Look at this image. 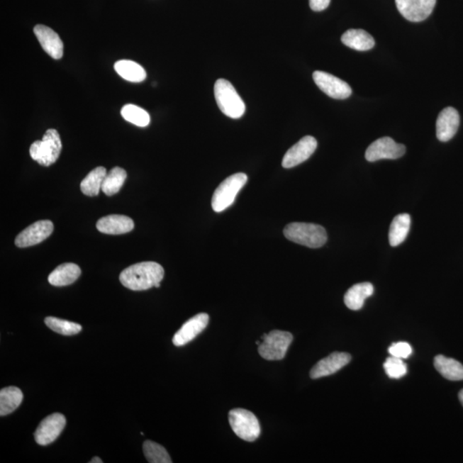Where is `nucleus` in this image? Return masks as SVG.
I'll use <instances>...</instances> for the list:
<instances>
[{
  "label": "nucleus",
  "mask_w": 463,
  "mask_h": 463,
  "mask_svg": "<svg viewBox=\"0 0 463 463\" xmlns=\"http://www.w3.org/2000/svg\"><path fill=\"white\" fill-rule=\"evenodd\" d=\"M164 269L155 262H142L130 266L121 273L120 281L125 288L133 291L160 288L164 277Z\"/></svg>",
  "instance_id": "nucleus-1"
},
{
  "label": "nucleus",
  "mask_w": 463,
  "mask_h": 463,
  "mask_svg": "<svg viewBox=\"0 0 463 463\" xmlns=\"http://www.w3.org/2000/svg\"><path fill=\"white\" fill-rule=\"evenodd\" d=\"M284 233L289 240L309 248L322 247L328 240L325 228L313 223H290L285 227Z\"/></svg>",
  "instance_id": "nucleus-2"
},
{
  "label": "nucleus",
  "mask_w": 463,
  "mask_h": 463,
  "mask_svg": "<svg viewBox=\"0 0 463 463\" xmlns=\"http://www.w3.org/2000/svg\"><path fill=\"white\" fill-rule=\"evenodd\" d=\"M214 91L216 104L225 116L232 118L244 116L245 105L231 83L226 79H218L216 82Z\"/></svg>",
  "instance_id": "nucleus-3"
},
{
  "label": "nucleus",
  "mask_w": 463,
  "mask_h": 463,
  "mask_svg": "<svg viewBox=\"0 0 463 463\" xmlns=\"http://www.w3.org/2000/svg\"><path fill=\"white\" fill-rule=\"evenodd\" d=\"M62 143L60 134L55 129H49L44 134L43 140L35 141L30 146V153L33 160L43 167H49L59 159Z\"/></svg>",
  "instance_id": "nucleus-4"
},
{
  "label": "nucleus",
  "mask_w": 463,
  "mask_h": 463,
  "mask_svg": "<svg viewBox=\"0 0 463 463\" xmlns=\"http://www.w3.org/2000/svg\"><path fill=\"white\" fill-rule=\"evenodd\" d=\"M247 175L239 173L229 176L216 188L212 198V208L216 212H223L231 206L236 196L247 182Z\"/></svg>",
  "instance_id": "nucleus-5"
},
{
  "label": "nucleus",
  "mask_w": 463,
  "mask_h": 463,
  "mask_svg": "<svg viewBox=\"0 0 463 463\" xmlns=\"http://www.w3.org/2000/svg\"><path fill=\"white\" fill-rule=\"evenodd\" d=\"M263 342L258 347V353L267 360L284 359L294 337L290 332L272 330L262 337Z\"/></svg>",
  "instance_id": "nucleus-6"
},
{
  "label": "nucleus",
  "mask_w": 463,
  "mask_h": 463,
  "mask_svg": "<svg viewBox=\"0 0 463 463\" xmlns=\"http://www.w3.org/2000/svg\"><path fill=\"white\" fill-rule=\"evenodd\" d=\"M229 424L236 435L245 441L253 442L260 436V422L254 413L236 408L229 412Z\"/></svg>",
  "instance_id": "nucleus-7"
},
{
  "label": "nucleus",
  "mask_w": 463,
  "mask_h": 463,
  "mask_svg": "<svg viewBox=\"0 0 463 463\" xmlns=\"http://www.w3.org/2000/svg\"><path fill=\"white\" fill-rule=\"evenodd\" d=\"M406 147L396 143L392 138L384 137L372 143L366 151L368 162H374L382 159L396 160L403 157Z\"/></svg>",
  "instance_id": "nucleus-8"
},
{
  "label": "nucleus",
  "mask_w": 463,
  "mask_h": 463,
  "mask_svg": "<svg viewBox=\"0 0 463 463\" xmlns=\"http://www.w3.org/2000/svg\"><path fill=\"white\" fill-rule=\"evenodd\" d=\"M65 424L67 419L62 413H55L45 418L35 433V442L42 446L52 444L62 433Z\"/></svg>",
  "instance_id": "nucleus-9"
},
{
  "label": "nucleus",
  "mask_w": 463,
  "mask_h": 463,
  "mask_svg": "<svg viewBox=\"0 0 463 463\" xmlns=\"http://www.w3.org/2000/svg\"><path fill=\"white\" fill-rule=\"evenodd\" d=\"M313 80L323 93L334 99L344 100L352 95L350 86L331 74L320 71L315 72Z\"/></svg>",
  "instance_id": "nucleus-10"
},
{
  "label": "nucleus",
  "mask_w": 463,
  "mask_h": 463,
  "mask_svg": "<svg viewBox=\"0 0 463 463\" xmlns=\"http://www.w3.org/2000/svg\"><path fill=\"white\" fill-rule=\"evenodd\" d=\"M53 231V223L49 220L36 221L19 233L16 238L15 245L20 248L33 247L47 240Z\"/></svg>",
  "instance_id": "nucleus-11"
},
{
  "label": "nucleus",
  "mask_w": 463,
  "mask_h": 463,
  "mask_svg": "<svg viewBox=\"0 0 463 463\" xmlns=\"http://www.w3.org/2000/svg\"><path fill=\"white\" fill-rule=\"evenodd\" d=\"M437 0H396L400 13L408 21H424L433 13Z\"/></svg>",
  "instance_id": "nucleus-12"
},
{
  "label": "nucleus",
  "mask_w": 463,
  "mask_h": 463,
  "mask_svg": "<svg viewBox=\"0 0 463 463\" xmlns=\"http://www.w3.org/2000/svg\"><path fill=\"white\" fill-rule=\"evenodd\" d=\"M317 147L316 138L311 136L303 138L296 145L291 147L288 152L285 154L284 160H282V167L284 169H292V167L300 165L311 157Z\"/></svg>",
  "instance_id": "nucleus-13"
},
{
  "label": "nucleus",
  "mask_w": 463,
  "mask_h": 463,
  "mask_svg": "<svg viewBox=\"0 0 463 463\" xmlns=\"http://www.w3.org/2000/svg\"><path fill=\"white\" fill-rule=\"evenodd\" d=\"M210 322V317L206 313L195 315L189 320L184 323L180 329L176 332L173 343L176 347H182L194 340L200 333L206 329Z\"/></svg>",
  "instance_id": "nucleus-14"
},
{
  "label": "nucleus",
  "mask_w": 463,
  "mask_h": 463,
  "mask_svg": "<svg viewBox=\"0 0 463 463\" xmlns=\"http://www.w3.org/2000/svg\"><path fill=\"white\" fill-rule=\"evenodd\" d=\"M351 362V355L341 352H335L318 362L311 369L310 376L313 379L323 378L335 374Z\"/></svg>",
  "instance_id": "nucleus-15"
},
{
  "label": "nucleus",
  "mask_w": 463,
  "mask_h": 463,
  "mask_svg": "<svg viewBox=\"0 0 463 463\" xmlns=\"http://www.w3.org/2000/svg\"><path fill=\"white\" fill-rule=\"evenodd\" d=\"M34 33L43 50L55 60H60L64 55V45L60 37L52 28L38 24L34 28Z\"/></svg>",
  "instance_id": "nucleus-16"
},
{
  "label": "nucleus",
  "mask_w": 463,
  "mask_h": 463,
  "mask_svg": "<svg viewBox=\"0 0 463 463\" xmlns=\"http://www.w3.org/2000/svg\"><path fill=\"white\" fill-rule=\"evenodd\" d=\"M460 125V116L454 108H446L437 117V138L441 142H448L457 134Z\"/></svg>",
  "instance_id": "nucleus-17"
},
{
  "label": "nucleus",
  "mask_w": 463,
  "mask_h": 463,
  "mask_svg": "<svg viewBox=\"0 0 463 463\" xmlns=\"http://www.w3.org/2000/svg\"><path fill=\"white\" fill-rule=\"evenodd\" d=\"M98 231L106 235H124L134 228V221L128 216L122 215H111L102 217L97 221Z\"/></svg>",
  "instance_id": "nucleus-18"
},
{
  "label": "nucleus",
  "mask_w": 463,
  "mask_h": 463,
  "mask_svg": "<svg viewBox=\"0 0 463 463\" xmlns=\"http://www.w3.org/2000/svg\"><path fill=\"white\" fill-rule=\"evenodd\" d=\"M81 276L79 265L72 263L63 264L49 274L48 281L52 286H64L74 284Z\"/></svg>",
  "instance_id": "nucleus-19"
},
{
  "label": "nucleus",
  "mask_w": 463,
  "mask_h": 463,
  "mask_svg": "<svg viewBox=\"0 0 463 463\" xmlns=\"http://www.w3.org/2000/svg\"><path fill=\"white\" fill-rule=\"evenodd\" d=\"M374 292V286L370 282L355 284L347 290L344 296V302L348 309L358 311L362 308L364 301Z\"/></svg>",
  "instance_id": "nucleus-20"
},
{
  "label": "nucleus",
  "mask_w": 463,
  "mask_h": 463,
  "mask_svg": "<svg viewBox=\"0 0 463 463\" xmlns=\"http://www.w3.org/2000/svg\"><path fill=\"white\" fill-rule=\"evenodd\" d=\"M342 42L347 47L362 52L371 50L375 45L374 37L363 30H348L342 35Z\"/></svg>",
  "instance_id": "nucleus-21"
},
{
  "label": "nucleus",
  "mask_w": 463,
  "mask_h": 463,
  "mask_svg": "<svg viewBox=\"0 0 463 463\" xmlns=\"http://www.w3.org/2000/svg\"><path fill=\"white\" fill-rule=\"evenodd\" d=\"M434 367L446 379L452 381L463 380V366L457 360L437 355L434 359Z\"/></svg>",
  "instance_id": "nucleus-22"
},
{
  "label": "nucleus",
  "mask_w": 463,
  "mask_h": 463,
  "mask_svg": "<svg viewBox=\"0 0 463 463\" xmlns=\"http://www.w3.org/2000/svg\"><path fill=\"white\" fill-rule=\"evenodd\" d=\"M411 216L408 214H400L392 221L389 240L391 247H398L403 242L411 230Z\"/></svg>",
  "instance_id": "nucleus-23"
},
{
  "label": "nucleus",
  "mask_w": 463,
  "mask_h": 463,
  "mask_svg": "<svg viewBox=\"0 0 463 463\" xmlns=\"http://www.w3.org/2000/svg\"><path fill=\"white\" fill-rule=\"evenodd\" d=\"M23 395L18 387L11 386L0 391V415H10L22 403Z\"/></svg>",
  "instance_id": "nucleus-24"
},
{
  "label": "nucleus",
  "mask_w": 463,
  "mask_h": 463,
  "mask_svg": "<svg viewBox=\"0 0 463 463\" xmlns=\"http://www.w3.org/2000/svg\"><path fill=\"white\" fill-rule=\"evenodd\" d=\"M114 69L123 79L133 83H140L145 81L147 77L145 69L132 60L118 61L114 65Z\"/></svg>",
  "instance_id": "nucleus-25"
},
{
  "label": "nucleus",
  "mask_w": 463,
  "mask_h": 463,
  "mask_svg": "<svg viewBox=\"0 0 463 463\" xmlns=\"http://www.w3.org/2000/svg\"><path fill=\"white\" fill-rule=\"evenodd\" d=\"M106 174H108L104 167H98L93 169L81 182L82 192L89 196H96L99 194Z\"/></svg>",
  "instance_id": "nucleus-26"
},
{
  "label": "nucleus",
  "mask_w": 463,
  "mask_h": 463,
  "mask_svg": "<svg viewBox=\"0 0 463 463\" xmlns=\"http://www.w3.org/2000/svg\"><path fill=\"white\" fill-rule=\"evenodd\" d=\"M126 178L127 174L125 169L118 167H113L106 174L104 182L102 183L101 191L108 196L116 195L121 191Z\"/></svg>",
  "instance_id": "nucleus-27"
},
{
  "label": "nucleus",
  "mask_w": 463,
  "mask_h": 463,
  "mask_svg": "<svg viewBox=\"0 0 463 463\" xmlns=\"http://www.w3.org/2000/svg\"><path fill=\"white\" fill-rule=\"evenodd\" d=\"M143 453L150 463H172L171 457L163 446L157 442L147 440L143 442Z\"/></svg>",
  "instance_id": "nucleus-28"
},
{
  "label": "nucleus",
  "mask_w": 463,
  "mask_h": 463,
  "mask_svg": "<svg viewBox=\"0 0 463 463\" xmlns=\"http://www.w3.org/2000/svg\"><path fill=\"white\" fill-rule=\"evenodd\" d=\"M121 116L126 121L139 127L149 125L150 122V114L145 109L133 104L123 106Z\"/></svg>",
  "instance_id": "nucleus-29"
},
{
  "label": "nucleus",
  "mask_w": 463,
  "mask_h": 463,
  "mask_svg": "<svg viewBox=\"0 0 463 463\" xmlns=\"http://www.w3.org/2000/svg\"><path fill=\"white\" fill-rule=\"evenodd\" d=\"M45 323L49 329L63 335H74L80 333L82 326L79 323L63 320L53 317L45 318Z\"/></svg>",
  "instance_id": "nucleus-30"
},
{
  "label": "nucleus",
  "mask_w": 463,
  "mask_h": 463,
  "mask_svg": "<svg viewBox=\"0 0 463 463\" xmlns=\"http://www.w3.org/2000/svg\"><path fill=\"white\" fill-rule=\"evenodd\" d=\"M384 368L386 374L391 379H398L403 378L408 372L407 364L403 362V360L399 358L389 357L384 364Z\"/></svg>",
  "instance_id": "nucleus-31"
},
{
  "label": "nucleus",
  "mask_w": 463,
  "mask_h": 463,
  "mask_svg": "<svg viewBox=\"0 0 463 463\" xmlns=\"http://www.w3.org/2000/svg\"><path fill=\"white\" fill-rule=\"evenodd\" d=\"M389 353L396 358L408 359L413 354V348L411 344L408 342H396L389 347Z\"/></svg>",
  "instance_id": "nucleus-32"
},
{
  "label": "nucleus",
  "mask_w": 463,
  "mask_h": 463,
  "mask_svg": "<svg viewBox=\"0 0 463 463\" xmlns=\"http://www.w3.org/2000/svg\"><path fill=\"white\" fill-rule=\"evenodd\" d=\"M311 9L314 11H322L330 6V0H309Z\"/></svg>",
  "instance_id": "nucleus-33"
},
{
  "label": "nucleus",
  "mask_w": 463,
  "mask_h": 463,
  "mask_svg": "<svg viewBox=\"0 0 463 463\" xmlns=\"http://www.w3.org/2000/svg\"><path fill=\"white\" fill-rule=\"evenodd\" d=\"M101 459L100 457H94L91 461L89 462V463H102Z\"/></svg>",
  "instance_id": "nucleus-34"
},
{
  "label": "nucleus",
  "mask_w": 463,
  "mask_h": 463,
  "mask_svg": "<svg viewBox=\"0 0 463 463\" xmlns=\"http://www.w3.org/2000/svg\"><path fill=\"white\" fill-rule=\"evenodd\" d=\"M459 400H460L462 405L463 406V389L462 390L459 392Z\"/></svg>",
  "instance_id": "nucleus-35"
}]
</instances>
